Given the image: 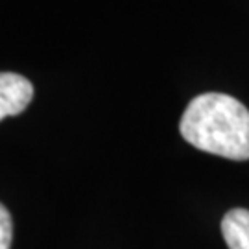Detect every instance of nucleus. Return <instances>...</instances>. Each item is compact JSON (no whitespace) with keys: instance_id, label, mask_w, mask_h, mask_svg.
I'll return each mask as SVG.
<instances>
[{"instance_id":"1","label":"nucleus","mask_w":249,"mask_h":249,"mask_svg":"<svg viewBox=\"0 0 249 249\" xmlns=\"http://www.w3.org/2000/svg\"><path fill=\"white\" fill-rule=\"evenodd\" d=\"M183 139L223 159H249V109L229 94L205 92L192 100L179 122Z\"/></svg>"},{"instance_id":"2","label":"nucleus","mask_w":249,"mask_h":249,"mask_svg":"<svg viewBox=\"0 0 249 249\" xmlns=\"http://www.w3.org/2000/svg\"><path fill=\"white\" fill-rule=\"evenodd\" d=\"M34 98L32 83L15 72H0V120L20 115Z\"/></svg>"},{"instance_id":"3","label":"nucleus","mask_w":249,"mask_h":249,"mask_svg":"<svg viewBox=\"0 0 249 249\" xmlns=\"http://www.w3.org/2000/svg\"><path fill=\"white\" fill-rule=\"evenodd\" d=\"M223 240L229 249H249V211L231 209L222 220Z\"/></svg>"},{"instance_id":"4","label":"nucleus","mask_w":249,"mask_h":249,"mask_svg":"<svg viewBox=\"0 0 249 249\" xmlns=\"http://www.w3.org/2000/svg\"><path fill=\"white\" fill-rule=\"evenodd\" d=\"M13 240V220L9 211L0 203V249L11 248Z\"/></svg>"}]
</instances>
